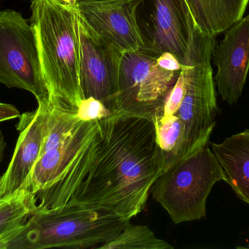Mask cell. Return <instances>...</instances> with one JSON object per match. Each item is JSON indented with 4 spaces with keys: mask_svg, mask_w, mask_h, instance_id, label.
Instances as JSON below:
<instances>
[{
    "mask_svg": "<svg viewBox=\"0 0 249 249\" xmlns=\"http://www.w3.org/2000/svg\"><path fill=\"white\" fill-rule=\"evenodd\" d=\"M101 121L105 138L97 157L68 204L101 209L130 220L143 211L165 170L155 124L122 112Z\"/></svg>",
    "mask_w": 249,
    "mask_h": 249,
    "instance_id": "obj_1",
    "label": "cell"
},
{
    "mask_svg": "<svg viewBox=\"0 0 249 249\" xmlns=\"http://www.w3.org/2000/svg\"><path fill=\"white\" fill-rule=\"evenodd\" d=\"M35 31L49 108L77 113L84 99L80 84L77 9L55 0H32Z\"/></svg>",
    "mask_w": 249,
    "mask_h": 249,
    "instance_id": "obj_2",
    "label": "cell"
},
{
    "mask_svg": "<svg viewBox=\"0 0 249 249\" xmlns=\"http://www.w3.org/2000/svg\"><path fill=\"white\" fill-rule=\"evenodd\" d=\"M130 223L110 212L78 205L36 210L0 249H100Z\"/></svg>",
    "mask_w": 249,
    "mask_h": 249,
    "instance_id": "obj_3",
    "label": "cell"
},
{
    "mask_svg": "<svg viewBox=\"0 0 249 249\" xmlns=\"http://www.w3.org/2000/svg\"><path fill=\"white\" fill-rule=\"evenodd\" d=\"M105 138L102 121L80 119L59 144L42 153L28 190L35 194L37 209L67 206L89 175Z\"/></svg>",
    "mask_w": 249,
    "mask_h": 249,
    "instance_id": "obj_4",
    "label": "cell"
},
{
    "mask_svg": "<svg viewBox=\"0 0 249 249\" xmlns=\"http://www.w3.org/2000/svg\"><path fill=\"white\" fill-rule=\"evenodd\" d=\"M216 36L206 35L197 25L182 62L184 93L177 115L181 121V143L178 159H184L209 144L220 113L216 101L212 61Z\"/></svg>",
    "mask_w": 249,
    "mask_h": 249,
    "instance_id": "obj_5",
    "label": "cell"
},
{
    "mask_svg": "<svg viewBox=\"0 0 249 249\" xmlns=\"http://www.w3.org/2000/svg\"><path fill=\"white\" fill-rule=\"evenodd\" d=\"M221 181L226 182L225 172L207 144L165 170L151 193L178 225L206 217L208 197Z\"/></svg>",
    "mask_w": 249,
    "mask_h": 249,
    "instance_id": "obj_6",
    "label": "cell"
},
{
    "mask_svg": "<svg viewBox=\"0 0 249 249\" xmlns=\"http://www.w3.org/2000/svg\"><path fill=\"white\" fill-rule=\"evenodd\" d=\"M0 84L31 92L49 108L36 35L19 12L0 10Z\"/></svg>",
    "mask_w": 249,
    "mask_h": 249,
    "instance_id": "obj_7",
    "label": "cell"
},
{
    "mask_svg": "<svg viewBox=\"0 0 249 249\" xmlns=\"http://www.w3.org/2000/svg\"><path fill=\"white\" fill-rule=\"evenodd\" d=\"M159 56L146 48L124 53L120 69L117 113L152 121L181 71L160 67L157 63Z\"/></svg>",
    "mask_w": 249,
    "mask_h": 249,
    "instance_id": "obj_8",
    "label": "cell"
},
{
    "mask_svg": "<svg viewBox=\"0 0 249 249\" xmlns=\"http://www.w3.org/2000/svg\"><path fill=\"white\" fill-rule=\"evenodd\" d=\"M80 84L84 99L101 101L112 114L118 112L119 76L124 53L100 36L77 10Z\"/></svg>",
    "mask_w": 249,
    "mask_h": 249,
    "instance_id": "obj_9",
    "label": "cell"
},
{
    "mask_svg": "<svg viewBox=\"0 0 249 249\" xmlns=\"http://www.w3.org/2000/svg\"><path fill=\"white\" fill-rule=\"evenodd\" d=\"M140 4L149 12L140 27L144 48L158 55L171 53L182 64L196 25L185 0H142Z\"/></svg>",
    "mask_w": 249,
    "mask_h": 249,
    "instance_id": "obj_10",
    "label": "cell"
},
{
    "mask_svg": "<svg viewBox=\"0 0 249 249\" xmlns=\"http://www.w3.org/2000/svg\"><path fill=\"white\" fill-rule=\"evenodd\" d=\"M50 109L38 105L20 115L16 125L19 137L8 168L0 176V199L28 190L32 171L39 159L48 128Z\"/></svg>",
    "mask_w": 249,
    "mask_h": 249,
    "instance_id": "obj_11",
    "label": "cell"
},
{
    "mask_svg": "<svg viewBox=\"0 0 249 249\" xmlns=\"http://www.w3.org/2000/svg\"><path fill=\"white\" fill-rule=\"evenodd\" d=\"M142 0H109L80 2L79 14L100 36L112 42L124 54L144 48L137 20Z\"/></svg>",
    "mask_w": 249,
    "mask_h": 249,
    "instance_id": "obj_12",
    "label": "cell"
},
{
    "mask_svg": "<svg viewBox=\"0 0 249 249\" xmlns=\"http://www.w3.org/2000/svg\"><path fill=\"white\" fill-rule=\"evenodd\" d=\"M213 56L219 94L227 103L235 105L242 95L249 70V15L226 31Z\"/></svg>",
    "mask_w": 249,
    "mask_h": 249,
    "instance_id": "obj_13",
    "label": "cell"
},
{
    "mask_svg": "<svg viewBox=\"0 0 249 249\" xmlns=\"http://www.w3.org/2000/svg\"><path fill=\"white\" fill-rule=\"evenodd\" d=\"M212 151L222 166L228 183L237 197L249 205V130L232 134Z\"/></svg>",
    "mask_w": 249,
    "mask_h": 249,
    "instance_id": "obj_14",
    "label": "cell"
},
{
    "mask_svg": "<svg viewBox=\"0 0 249 249\" xmlns=\"http://www.w3.org/2000/svg\"><path fill=\"white\" fill-rule=\"evenodd\" d=\"M203 33L217 36L244 18L249 0H185Z\"/></svg>",
    "mask_w": 249,
    "mask_h": 249,
    "instance_id": "obj_15",
    "label": "cell"
},
{
    "mask_svg": "<svg viewBox=\"0 0 249 249\" xmlns=\"http://www.w3.org/2000/svg\"><path fill=\"white\" fill-rule=\"evenodd\" d=\"M37 209L29 190L0 199V245L18 230Z\"/></svg>",
    "mask_w": 249,
    "mask_h": 249,
    "instance_id": "obj_16",
    "label": "cell"
},
{
    "mask_svg": "<svg viewBox=\"0 0 249 249\" xmlns=\"http://www.w3.org/2000/svg\"><path fill=\"white\" fill-rule=\"evenodd\" d=\"M174 249L169 243L160 239L147 226L129 224L112 241L100 249Z\"/></svg>",
    "mask_w": 249,
    "mask_h": 249,
    "instance_id": "obj_17",
    "label": "cell"
},
{
    "mask_svg": "<svg viewBox=\"0 0 249 249\" xmlns=\"http://www.w3.org/2000/svg\"><path fill=\"white\" fill-rule=\"evenodd\" d=\"M112 112L101 101L93 97L82 101L77 109L79 118L83 121H99L112 115Z\"/></svg>",
    "mask_w": 249,
    "mask_h": 249,
    "instance_id": "obj_18",
    "label": "cell"
},
{
    "mask_svg": "<svg viewBox=\"0 0 249 249\" xmlns=\"http://www.w3.org/2000/svg\"><path fill=\"white\" fill-rule=\"evenodd\" d=\"M157 63L162 69L168 71H180L182 68V64L178 58L170 52H164L157 58Z\"/></svg>",
    "mask_w": 249,
    "mask_h": 249,
    "instance_id": "obj_19",
    "label": "cell"
},
{
    "mask_svg": "<svg viewBox=\"0 0 249 249\" xmlns=\"http://www.w3.org/2000/svg\"><path fill=\"white\" fill-rule=\"evenodd\" d=\"M20 117V112L14 105L0 102V122Z\"/></svg>",
    "mask_w": 249,
    "mask_h": 249,
    "instance_id": "obj_20",
    "label": "cell"
},
{
    "mask_svg": "<svg viewBox=\"0 0 249 249\" xmlns=\"http://www.w3.org/2000/svg\"><path fill=\"white\" fill-rule=\"evenodd\" d=\"M6 147H7V143H6L4 134L0 130V162H2L3 159H4Z\"/></svg>",
    "mask_w": 249,
    "mask_h": 249,
    "instance_id": "obj_21",
    "label": "cell"
},
{
    "mask_svg": "<svg viewBox=\"0 0 249 249\" xmlns=\"http://www.w3.org/2000/svg\"><path fill=\"white\" fill-rule=\"evenodd\" d=\"M55 1L70 7H75L77 5V0H55Z\"/></svg>",
    "mask_w": 249,
    "mask_h": 249,
    "instance_id": "obj_22",
    "label": "cell"
},
{
    "mask_svg": "<svg viewBox=\"0 0 249 249\" xmlns=\"http://www.w3.org/2000/svg\"><path fill=\"white\" fill-rule=\"evenodd\" d=\"M109 0H77V4L80 2H91V1H104Z\"/></svg>",
    "mask_w": 249,
    "mask_h": 249,
    "instance_id": "obj_23",
    "label": "cell"
}]
</instances>
